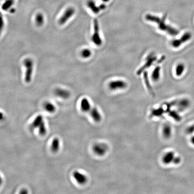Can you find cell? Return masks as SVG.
I'll return each mask as SVG.
<instances>
[{
    "label": "cell",
    "mask_w": 194,
    "mask_h": 194,
    "mask_svg": "<svg viewBox=\"0 0 194 194\" xmlns=\"http://www.w3.org/2000/svg\"><path fill=\"white\" fill-rule=\"evenodd\" d=\"M44 108L48 112L53 113L56 111V106L49 102H46L44 103Z\"/></svg>",
    "instance_id": "cell-24"
},
{
    "label": "cell",
    "mask_w": 194,
    "mask_h": 194,
    "mask_svg": "<svg viewBox=\"0 0 194 194\" xmlns=\"http://www.w3.org/2000/svg\"><path fill=\"white\" fill-rule=\"evenodd\" d=\"M165 19L166 16L165 15L162 19H160V20L157 22V24L158 25L159 29L163 31H166L170 35H177L179 33L178 30L174 27L166 24L165 22Z\"/></svg>",
    "instance_id": "cell-2"
},
{
    "label": "cell",
    "mask_w": 194,
    "mask_h": 194,
    "mask_svg": "<svg viewBox=\"0 0 194 194\" xmlns=\"http://www.w3.org/2000/svg\"><path fill=\"white\" fill-rule=\"evenodd\" d=\"M90 116H91L93 120L96 122H99L102 120V115L98 110L97 108H91L90 112Z\"/></svg>",
    "instance_id": "cell-13"
},
{
    "label": "cell",
    "mask_w": 194,
    "mask_h": 194,
    "mask_svg": "<svg viewBox=\"0 0 194 194\" xmlns=\"http://www.w3.org/2000/svg\"><path fill=\"white\" fill-rule=\"evenodd\" d=\"M80 54H81L82 57L84 59H87V58H89L91 56L92 53H91L90 50L88 49H85L83 50H82V52L80 53Z\"/></svg>",
    "instance_id": "cell-28"
},
{
    "label": "cell",
    "mask_w": 194,
    "mask_h": 194,
    "mask_svg": "<svg viewBox=\"0 0 194 194\" xmlns=\"http://www.w3.org/2000/svg\"><path fill=\"white\" fill-rule=\"evenodd\" d=\"M80 108L82 111L85 112H88L91 110V104L87 98H83L80 102Z\"/></svg>",
    "instance_id": "cell-15"
},
{
    "label": "cell",
    "mask_w": 194,
    "mask_h": 194,
    "mask_svg": "<svg viewBox=\"0 0 194 194\" xmlns=\"http://www.w3.org/2000/svg\"><path fill=\"white\" fill-rule=\"evenodd\" d=\"M190 141H191V144L194 146V135L192 136V137H191V139H190Z\"/></svg>",
    "instance_id": "cell-35"
},
{
    "label": "cell",
    "mask_w": 194,
    "mask_h": 194,
    "mask_svg": "<svg viewBox=\"0 0 194 194\" xmlns=\"http://www.w3.org/2000/svg\"><path fill=\"white\" fill-rule=\"evenodd\" d=\"M19 193L22 194H27V193H28V191H27V190H26V189H23V190H21V191L19 192Z\"/></svg>",
    "instance_id": "cell-33"
},
{
    "label": "cell",
    "mask_w": 194,
    "mask_h": 194,
    "mask_svg": "<svg viewBox=\"0 0 194 194\" xmlns=\"http://www.w3.org/2000/svg\"><path fill=\"white\" fill-rule=\"evenodd\" d=\"M192 35L189 32H186L182 35L180 38L173 40L171 42V45L173 48H179L182 44L186 43L191 39Z\"/></svg>",
    "instance_id": "cell-4"
},
{
    "label": "cell",
    "mask_w": 194,
    "mask_h": 194,
    "mask_svg": "<svg viewBox=\"0 0 194 194\" xmlns=\"http://www.w3.org/2000/svg\"><path fill=\"white\" fill-rule=\"evenodd\" d=\"M162 135L164 138L166 139H169L171 138L172 135V128L169 124L164 125L162 129Z\"/></svg>",
    "instance_id": "cell-14"
},
{
    "label": "cell",
    "mask_w": 194,
    "mask_h": 194,
    "mask_svg": "<svg viewBox=\"0 0 194 194\" xmlns=\"http://www.w3.org/2000/svg\"><path fill=\"white\" fill-rule=\"evenodd\" d=\"M73 177L74 179L80 185L85 184L88 181L86 176L79 171H75L73 173Z\"/></svg>",
    "instance_id": "cell-9"
},
{
    "label": "cell",
    "mask_w": 194,
    "mask_h": 194,
    "mask_svg": "<svg viewBox=\"0 0 194 194\" xmlns=\"http://www.w3.org/2000/svg\"><path fill=\"white\" fill-rule=\"evenodd\" d=\"M5 118L4 114L1 112H0V121L3 120Z\"/></svg>",
    "instance_id": "cell-32"
},
{
    "label": "cell",
    "mask_w": 194,
    "mask_h": 194,
    "mask_svg": "<svg viewBox=\"0 0 194 194\" xmlns=\"http://www.w3.org/2000/svg\"><path fill=\"white\" fill-rule=\"evenodd\" d=\"M38 128V132L39 134L41 136H44L46 134V132H47V129H46V126H45V124L44 121L42 122Z\"/></svg>",
    "instance_id": "cell-27"
},
{
    "label": "cell",
    "mask_w": 194,
    "mask_h": 194,
    "mask_svg": "<svg viewBox=\"0 0 194 194\" xmlns=\"http://www.w3.org/2000/svg\"><path fill=\"white\" fill-rule=\"evenodd\" d=\"M87 5L88 7L95 14H98L101 11L99 6H96L95 2L92 0H89L87 2Z\"/></svg>",
    "instance_id": "cell-21"
},
{
    "label": "cell",
    "mask_w": 194,
    "mask_h": 194,
    "mask_svg": "<svg viewBox=\"0 0 194 194\" xmlns=\"http://www.w3.org/2000/svg\"><path fill=\"white\" fill-rule=\"evenodd\" d=\"M143 77H144L145 85L147 87V89H148V90L151 93V94H153V89H152L151 86L150 85V83L149 80V78H148V74H147V72H144Z\"/></svg>",
    "instance_id": "cell-26"
},
{
    "label": "cell",
    "mask_w": 194,
    "mask_h": 194,
    "mask_svg": "<svg viewBox=\"0 0 194 194\" xmlns=\"http://www.w3.org/2000/svg\"><path fill=\"white\" fill-rule=\"evenodd\" d=\"M186 132L187 134L193 135L194 134V124L188 126L186 128Z\"/></svg>",
    "instance_id": "cell-30"
},
{
    "label": "cell",
    "mask_w": 194,
    "mask_h": 194,
    "mask_svg": "<svg viewBox=\"0 0 194 194\" xmlns=\"http://www.w3.org/2000/svg\"><path fill=\"white\" fill-rule=\"evenodd\" d=\"M94 33L92 36V41L97 46H100L102 44V40L99 34V27L98 21L96 19L94 21Z\"/></svg>",
    "instance_id": "cell-3"
},
{
    "label": "cell",
    "mask_w": 194,
    "mask_h": 194,
    "mask_svg": "<svg viewBox=\"0 0 194 194\" xmlns=\"http://www.w3.org/2000/svg\"><path fill=\"white\" fill-rule=\"evenodd\" d=\"M168 115L171 118H172L173 120L177 122H180L182 120V117L180 115L179 112L176 110H170L168 112Z\"/></svg>",
    "instance_id": "cell-19"
},
{
    "label": "cell",
    "mask_w": 194,
    "mask_h": 194,
    "mask_svg": "<svg viewBox=\"0 0 194 194\" xmlns=\"http://www.w3.org/2000/svg\"><path fill=\"white\" fill-rule=\"evenodd\" d=\"M102 1L105 2H108V1H109V0H102Z\"/></svg>",
    "instance_id": "cell-37"
},
{
    "label": "cell",
    "mask_w": 194,
    "mask_h": 194,
    "mask_svg": "<svg viewBox=\"0 0 194 194\" xmlns=\"http://www.w3.org/2000/svg\"><path fill=\"white\" fill-rule=\"evenodd\" d=\"M175 157V155L173 151H168L164 154L162 159V161L163 164L165 165H169L171 163H173V161Z\"/></svg>",
    "instance_id": "cell-12"
},
{
    "label": "cell",
    "mask_w": 194,
    "mask_h": 194,
    "mask_svg": "<svg viewBox=\"0 0 194 194\" xmlns=\"http://www.w3.org/2000/svg\"><path fill=\"white\" fill-rule=\"evenodd\" d=\"M185 70V65L183 64L180 63L177 64L175 68V73L177 76H181L184 72Z\"/></svg>",
    "instance_id": "cell-25"
},
{
    "label": "cell",
    "mask_w": 194,
    "mask_h": 194,
    "mask_svg": "<svg viewBox=\"0 0 194 194\" xmlns=\"http://www.w3.org/2000/svg\"><path fill=\"white\" fill-rule=\"evenodd\" d=\"M60 147V141L58 138L53 139L51 146V150L53 153H56L58 151Z\"/></svg>",
    "instance_id": "cell-20"
},
{
    "label": "cell",
    "mask_w": 194,
    "mask_h": 194,
    "mask_svg": "<svg viewBox=\"0 0 194 194\" xmlns=\"http://www.w3.org/2000/svg\"><path fill=\"white\" fill-rule=\"evenodd\" d=\"M127 86L126 82L122 80H113L109 84V87L112 90L125 89Z\"/></svg>",
    "instance_id": "cell-8"
},
{
    "label": "cell",
    "mask_w": 194,
    "mask_h": 194,
    "mask_svg": "<svg viewBox=\"0 0 194 194\" xmlns=\"http://www.w3.org/2000/svg\"><path fill=\"white\" fill-rule=\"evenodd\" d=\"M75 13V9L74 8L72 7L68 8L59 19V24L61 25L65 24L73 16Z\"/></svg>",
    "instance_id": "cell-6"
},
{
    "label": "cell",
    "mask_w": 194,
    "mask_h": 194,
    "mask_svg": "<svg viewBox=\"0 0 194 194\" xmlns=\"http://www.w3.org/2000/svg\"><path fill=\"white\" fill-rule=\"evenodd\" d=\"M14 2L15 0H5L1 6V9L5 11H8L14 5Z\"/></svg>",
    "instance_id": "cell-23"
},
{
    "label": "cell",
    "mask_w": 194,
    "mask_h": 194,
    "mask_svg": "<svg viewBox=\"0 0 194 194\" xmlns=\"http://www.w3.org/2000/svg\"><path fill=\"white\" fill-rule=\"evenodd\" d=\"M165 112H166L165 110L162 107L155 108L151 111L150 117H160L161 116H163Z\"/></svg>",
    "instance_id": "cell-17"
},
{
    "label": "cell",
    "mask_w": 194,
    "mask_h": 194,
    "mask_svg": "<svg viewBox=\"0 0 194 194\" xmlns=\"http://www.w3.org/2000/svg\"><path fill=\"white\" fill-rule=\"evenodd\" d=\"M157 60V57L154 54H151L150 55L148 56L147 58L146 62L144 64L143 66H142L140 69L138 70L137 72V75H139L142 74L147 68H149L153 64L154 62H155Z\"/></svg>",
    "instance_id": "cell-7"
},
{
    "label": "cell",
    "mask_w": 194,
    "mask_h": 194,
    "mask_svg": "<svg viewBox=\"0 0 194 194\" xmlns=\"http://www.w3.org/2000/svg\"><path fill=\"white\" fill-rule=\"evenodd\" d=\"M23 65L26 68L24 80L27 83H29L32 80L33 73L34 62L31 58H26L23 60Z\"/></svg>",
    "instance_id": "cell-1"
},
{
    "label": "cell",
    "mask_w": 194,
    "mask_h": 194,
    "mask_svg": "<svg viewBox=\"0 0 194 194\" xmlns=\"http://www.w3.org/2000/svg\"><path fill=\"white\" fill-rule=\"evenodd\" d=\"M181 161H182L181 158L180 157H179V156H175V157L174 158V159H173V163L174 164V165H177L180 164Z\"/></svg>",
    "instance_id": "cell-31"
},
{
    "label": "cell",
    "mask_w": 194,
    "mask_h": 194,
    "mask_svg": "<svg viewBox=\"0 0 194 194\" xmlns=\"http://www.w3.org/2000/svg\"><path fill=\"white\" fill-rule=\"evenodd\" d=\"M2 183H3V180H2V177L0 175V186L2 184Z\"/></svg>",
    "instance_id": "cell-36"
},
{
    "label": "cell",
    "mask_w": 194,
    "mask_h": 194,
    "mask_svg": "<svg viewBox=\"0 0 194 194\" xmlns=\"http://www.w3.org/2000/svg\"><path fill=\"white\" fill-rule=\"evenodd\" d=\"M99 7L100 10H103L106 8V5L105 4H102L99 5Z\"/></svg>",
    "instance_id": "cell-34"
},
{
    "label": "cell",
    "mask_w": 194,
    "mask_h": 194,
    "mask_svg": "<svg viewBox=\"0 0 194 194\" xmlns=\"http://www.w3.org/2000/svg\"><path fill=\"white\" fill-rule=\"evenodd\" d=\"M93 151L97 156L102 157L108 152V145L104 143H98L93 146Z\"/></svg>",
    "instance_id": "cell-5"
},
{
    "label": "cell",
    "mask_w": 194,
    "mask_h": 194,
    "mask_svg": "<svg viewBox=\"0 0 194 194\" xmlns=\"http://www.w3.org/2000/svg\"><path fill=\"white\" fill-rule=\"evenodd\" d=\"M5 26V22L3 16L1 13H0V35L3 31Z\"/></svg>",
    "instance_id": "cell-29"
},
{
    "label": "cell",
    "mask_w": 194,
    "mask_h": 194,
    "mask_svg": "<svg viewBox=\"0 0 194 194\" xmlns=\"http://www.w3.org/2000/svg\"><path fill=\"white\" fill-rule=\"evenodd\" d=\"M161 76V68L160 66H157L153 71L151 77L155 82L159 80Z\"/></svg>",
    "instance_id": "cell-22"
},
{
    "label": "cell",
    "mask_w": 194,
    "mask_h": 194,
    "mask_svg": "<svg viewBox=\"0 0 194 194\" xmlns=\"http://www.w3.org/2000/svg\"><path fill=\"white\" fill-rule=\"evenodd\" d=\"M191 105L190 100L187 98H182L179 101H177L176 106L177 110L180 112L185 111Z\"/></svg>",
    "instance_id": "cell-10"
},
{
    "label": "cell",
    "mask_w": 194,
    "mask_h": 194,
    "mask_svg": "<svg viewBox=\"0 0 194 194\" xmlns=\"http://www.w3.org/2000/svg\"><path fill=\"white\" fill-rule=\"evenodd\" d=\"M35 23L37 26L41 27L45 23V17L41 13H38L36 15L35 18Z\"/></svg>",
    "instance_id": "cell-18"
},
{
    "label": "cell",
    "mask_w": 194,
    "mask_h": 194,
    "mask_svg": "<svg viewBox=\"0 0 194 194\" xmlns=\"http://www.w3.org/2000/svg\"><path fill=\"white\" fill-rule=\"evenodd\" d=\"M43 121H44V119H43V116L41 115H38L31 124L30 126V129L32 130V129L38 128Z\"/></svg>",
    "instance_id": "cell-16"
},
{
    "label": "cell",
    "mask_w": 194,
    "mask_h": 194,
    "mask_svg": "<svg viewBox=\"0 0 194 194\" xmlns=\"http://www.w3.org/2000/svg\"><path fill=\"white\" fill-rule=\"evenodd\" d=\"M54 93L56 96L64 99H68L71 96L70 91L63 88H57L54 90Z\"/></svg>",
    "instance_id": "cell-11"
}]
</instances>
